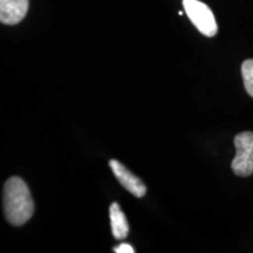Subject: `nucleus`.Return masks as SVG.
Listing matches in <instances>:
<instances>
[{"label":"nucleus","mask_w":253,"mask_h":253,"mask_svg":"<svg viewBox=\"0 0 253 253\" xmlns=\"http://www.w3.org/2000/svg\"><path fill=\"white\" fill-rule=\"evenodd\" d=\"M4 213L11 225L21 226L33 217L34 203L30 188L20 177L8 178L4 184Z\"/></svg>","instance_id":"1"},{"label":"nucleus","mask_w":253,"mask_h":253,"mask_svg":"<svg viewBox=\"0 0 253 253\" xmlns=\"http://www.w3.org/2000/svg\"><path fill=\"white\" fill-rule=\"evenodd\" d=\"M185 13L196 28L205 37H214L218 32L216 19L208 5L199 0H183Z\"/></svg>","instance_id":"2"},{"label":"nucleus","mask_w":253,"mask_h":253,"mask_svg":"<svg viewBox=\"0 0 253 253\" xmlns=\"http://www.w3.org/2000/svg\"><path fill=\"white\" fill-rule=\"evenodd\" d=\"M236 156L231 168L237 176L248 177L253 173V132H240L235 137Z\"/></svg>","instance_id":"3"},{"label":"nucleus","mask_w":253,"mask_h":253,"mask_svg":"<svg viewBox=\"0 0 253 253\" xmlns=\"http://www.w3.org/2000/svg\"><path fill=\"white\" fill-rule=\"evenodd\" d=\"M109 166L112 168L113 173L118 178V181L121 183L123 188L128 190L135 197H143L145 192H147V186L137 176L134 175L131 171H129L122 163H120L116 160H110Z\"/></svg>","instance_id":"4"},{"label":"nucleus","mask_w":253,"mask_h":253,"mask_svg":"<svg viewBox=\"0 0 253 253\" xmlns=\"http://www.w3.org/2000/svg\"><path fill=\"white\" fill-rule=\"evenodd\" d=\"M30 0H0V21L17 25L26 17Z\"/></svg>","instance_id":"5"},{"label":"nucleus","mask_w":253,"mask_h":253,"mask_svg":"<svg viewBox=\"0 0 253 253\" xmlns=\"http://www.w3.org/2000/svg\"><path fill=\"white\" fill-rule=\"evenodd\" d=\"M110 226L114 238L121 240L125 239L129 235V225L123 211L118 203H113L109 208Z\"/></svg>","instance_id":"6"},{"label":"nucleus","mask_w":253,"mask_h":253,"mask_svg":"<svg viewBox=\"0 0 253 253\" xmlns=\"http://www.w3.org/2000/svg\"><path fill=\"white\" fill-rule=\"evenodd\" d=\"M242 75L245 89L250 96L253 97V60L248 59L242 65Z\"/></svg>","instance_id":"7"},{"label":"nucleus","mask_w":253,"mask_h":253,"mask_svg":"<svg viewBox=\"0 0 253 253\" xmlns=\"http://www.w3.org/2000/svg\"><path fill=\"white\" fill-rule=\"evenodd\" d=\"M114 252L116 253H134L135 250L132 249L131 245L129 244H120L114 249Z\"/></svg>","instance_id":"8"}]
</instances>
